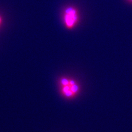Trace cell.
I'll list each match as a JSON object with an SVG mask.
<instances>
[{
    "label": "cell",
    "mask_w": 132,
    "mask_h": 132,
    "mask_svg": "<svg viewBox=\"0 0 132 132\" xmlns=\"http://www.w3.org/2000/svg\"><path fill=\"white\" fill-rule=\"evenodd\" d=\"M63 19L67 28L72 29L74 27L79 20V16L77 9L72 7L66 8L64 12Z\"/></svg>",
    "instance_id": "6da1fadb"
},
{
    "label": "cell",
    "mask_w": 132,
    "mask_h": 132,
    "mask_svg": "<svg viewBox=\"0 0 132 132\" xmlns=\"http://www.w3.org/2000/svg\"><path fill=\"white\" fill-rule=\"evenodd\" d=\"M79 90V87L78 85L77 84V83H75V84L70 86V90H71L74 94H75L76 93L78 92Z\"/></svg>",
    "instance_id": "7a4b0ae2"
},
{
    "label": "cell",
    "mask_w": 132,
    "mask_h": 132,
    "mask_svg": "<svg viewBox=\"0 0 132 132\" xmlns=\"http://www.w3.org/2000/svg\"><path fill=\"white\" fill-rule=\"evenodd\" d=\"M0 21H1V19H0Z\"/></svg>",
    "instance_id": "5b68a950"
},
{
    "label": "cell",
    "mask_w": 132,
    "mask_h": 132,
    "mask_svg": "<svg viewBox=\"0 0 132 132\" xmlns=\"http://www.w3.org/2000/svg\"><path fill=\"white\" fill-rule=\"evenodd\" d=\"M127 1H130V2H132V0H127Z\"/></svg>",
    "instance_id": "277c9868"
},
{
    "label": "cell",
    "mask_w": 132,
    "mask_h": 132,
    "mask_svg": "<svg viewBox=\"0 0 132 132\" xmlns=\"http://www.w3.org/2000/svg\"><path fill=\"white\" fill-rule=\"evenodd\" d=\"M70 80L67 78H62L60 80V84L62 86H66L70 85Z\"/></svg>",
    "instance_id": "3957f363"
}]
</instances>
